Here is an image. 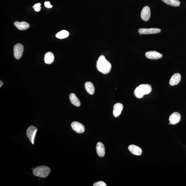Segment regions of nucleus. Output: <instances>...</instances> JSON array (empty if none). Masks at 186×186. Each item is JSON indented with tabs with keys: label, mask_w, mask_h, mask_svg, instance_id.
Segmentation results:
<instances>
[{
	"label": "nucleus",
	"mask_w": 186,
	"mask_h": 186,
	"mask_svg": "<svg viewBox=\"0 0 186 186\" xmlns=\"http://www.w3.org/2000/svg\"><path fill=\"white\" fill-rule=\"evenodd\" d=\"M44 6L48 8H51L52 7V6L50 5V3L49 1H46L44 3Z\"/></svg>",
	"instance_id": "nucleus-23"
},
{
	"label": "nucleus",
	"mask_w": 186,
	"mask_h": 186,
	"mask_svg": "<svg viewBox=\"0 0 186 186\" xmlns=\"http://www.w3.org/2000/svg\"><path fill=\"white\" fill-rule=\"evenodd\" d=\"M40 6L41 4L40 3L36 4L34 6H33V8L35 11H36V12H39V11H40L41 9Z\"/></svg>",
	"instance_id": "nucleus-21"
},
{
	"label": "nucleus",
	"mask_w": 186,
	"mask_h": 186,
	"mask_svg": "<svg viewBox=\"0 0 186 186\" xmlns=\"http://www.w3.org/2000/svg\"><path fill=\"white\" fill-rule=\"evenodd\" d=\"M14 25L18 30H26L30 27L28 23L25 22H16L14 23Z\"/></svg>",
	"instance_id": "nucleus-15"
},
{
	"label": "nucleus",
	"mask_w": 186,
	"mask_h": 186,
	"mask_svg": "<svg viewBox=\"0 0 186 186\" xmlns=\"http://www.w3.org/2000/svg\"><path fill=\"white\" fill-rule=\"evenodd\" d=\"M147 58L150 59L156 60L161 58L163 57L162 54L158 52L154 51H151L146 52L145 54Z\"/></svg>",
	"instance_id": "nucleus-9"
},
{
	"label": "nucleus",
	"mask_w": 186,
	"mask_h": 186,
	"mask_svg": "<svg viewBox=\"0 0 186 186\" xmlns=\"http://www.w3.org/2000/svg\"><path fill=\"white\" fill-rule=\"evenodd\" d=\"M128 149L132 154L137 156H140L142 154V149L135 145H130L128 147Z\"/></svg>",
	"instance_id": "nucleus-13"
},
{
	"label": "nucleus",
	"mask_w": 186,
	"mask_h": 186,
	"mask_svg": "<svg viewBox=\"0 0 186 186\" xmlns=\"http://www.w3.org/2000/svg\"><path fill=\"white\" fill-rule=\"evenodd\" d=\"M97 152L99 156L102 157L105 154V148L103 144L101 142H98L96 146Z\"/></svg>",
	"instance_id": "nucleus-14"
},
{
	"label": "nucleus",
	"mask_w": 186,
	"mask_h": 186,
	"mask_svg": "<svg viewBox=\"0 0 186 186\" xmlns=\"http://www.w3.org/2000/svg\"><path fill=\"white\" fill-rule=\"evenodd\" d=\"M181 119V115L178 112H174L170 116L169 120L170 123L172 125H175L180 121Z\"/></svg>",
	"instance_id": "nucleus-10"
},
{
	"label": "nucleus",
	"mask_w": 186,
	"mask_h": 186,
	"mask_svg": "<svg viewBox=\"0 0 186 186\" xmlns=\"http://www.w3.org/2000/svg\"><path fill=\"white\" fill-rule=\"evenodd\" d=\"M85 89L87 92L91 95H92L95 92V88L94 85L90 82H87L85 84Z\"/></svg>",
	"instance_id": "nucleus-18"
},
{
	"label": "nucleus",
	"mask_w": 186,
	"mask_h": 186,
	"mask_svg": "<svg viewBox=\"0 0 186 186\" xmlns=\"http://www.w3.org/2000/svg\"><path fill=\"white\" fill-rule=\"evenodd\" d=\"M161 31L160 29L157 28H140L138 30L140 34L146 35L157 34Z\"/></svg>",
	"instance_id": "nucleus-7"
},
{
	"label": "nucleus",
	"mask_w": 186,
	"mask_h": 186,
	"mask_svg": "<svg viewBox=\"0 0 186 186\" xmlns=\"http://www.w3.org/2000/svg\"><path fill=\"white\" fill-rule=\"evenodd\" d=\"M123 108V104L118 103L114 105L113 106V115L115 117H117L120 115Z\"/></svg>",
	"instance_id": "nucleus-11"
},
{
	"label": "nucleus",
	"mask_w": 186,
	"mask_h": 186,
	"mask_svg": "<svg viewBox=\"0 0 186 186\" xmlns=\"http://www.w3.org/2000/svg\"><path fill=\"white\" fill-rule=\"evenodd\" d=\"M37 131V128L32 125L29 127L27 129L26 132L27 136L33 144H34L35 137Z\"/></svg>",
	"instance_id": "nucleus-4"
},
{
	"label": "nucleus",
	"mask_w": 186,
	"mask_h": 186,
	"mask_svg": "<svg viewBox=\"0 0 186 186\" xmlns=\"http://www.w3.org/2000/svg\"><path fill=\"white\" fill-rule=\"evenodd\" d=\"M96 67L100 72L106 74L111 71L112 66L111 63L106 59L105 56L101 55L97 62Z\"/></svg>",
	"instance_id": "nucleus-1"
},
{
	"label": "nucleus",
	"mask_w": 186,
	"mask_h": 186,
	"mask_svg": "<svg viewBox=\"0 0 186 186\" xmlns=\"http://www.w3.org/2000/svg\"><path fill=\"white\" fill-rule=\"evenodd\" d=\"M69 36V33L66 30H63L58 32L56 34V37L60 39H63L67 38Z\"/></svg>",
	"instance_id": "nucleus-20"
},
{
	"label": "nucleus",
	"mask_w": 186,
	"mask_h": 186,
	"mask_svg": "<svg viewBox=\"0 0 186 186\" xmlns=\"http://www.w3.org/2000/svg\"><path fill=\"white\" fill-rule=\"evenodd\" d=\"M94 186H106V183H104V182L99 181L97 182L94 184Z\"/></svg>",
	"instance_id": "nucleus-22"
},
{
	"label": "nucleus",
	"mask_w": 186,
	"mask_h": 186,
	"mask_svg": "<svg viewBox=\"0 0 186 186\" xmlns=\"http://www.w3.org/2000/svg\"><path fill=\"white\" fill-rule=\"evenodd\" d=\"M71 126L73 130L77 133H83L85 131L84 126L78 122H73L71 124Z\"/></svg>",
	"instance_id": "nucleus-6"
},
{
	"label": "nucleus",
	"mask_w": 186,
	"mask_h": 186,
	"mask_svg": "<svg viewBox=\"0 0 186 186\" xmlns=\"http://www.w3.org/2000/svg\"><path fill=\"white\" fill-rule=\"evenodd\" d=\"M181 79V75L179 73H176L172 75L170 78L169 84L170 86H174L177 85L180 82Z\"/></svg>",
	"instance_id": "nucleus-12"
},
{
	"label": "nucleus",
	"mask_w": 186,
	"mask_h": 186,
	"mask_svg": "<svg viewBox=\"0 0 186 186\" xmlns=\"http://www.w3.org/2000/svg\"><path fill=\"white\" fill-rule=\"evenodd\" d=\"M55 57L54 54L51 52H48L44 56V61L45 63L48 64H51L54 61Z\"/></svg>",
	"instance_id": "nucleus-16"
},
{
	"label": "nucleus",
	"mask_w": 186,
	"mask_h": 186,
	"mask_svg": "<svg viewBox=\"0 0 186 186\" xmlns=\"http://www.w3.org/2000/svg\"><path fill=\"white\" fill-rule=\"evenodd\" d=\"M70 99L71 104L73 105L77 106V107H79L80 106V101L74 93H71L70 95Z\"/></svg>",
	"instance_id": "nucleus-17"
},
{
	"label": "nucleus",
	"mask_w": 186,
	"mask_h": 186,
	"mask_svg": "<svg viewBox=\"0 0 186 186\" xmlns=\"http://www.w3.org/2000/svg\"><path fill=\"white\" fill-rule=\"evenodd\" d=\"M50 172V168L46 166H38L33 170V174L35 176L43 178L47 177Z\"/></svg>",
	"instance_id": "nucleus-3"
},
{
	"label": "nucleus",
	"mask_w": 186,
	"mask_h": 186,
	"mask_svg": "<svg viewBox=\"0 0 186 186\" xmlns=\"http://www.w3.org/2000/svg\"><path fill=\"white\" fill-rule=\"evenodd\" d=\"M23 51L24 46L22 44L18 43L16 44L13 48V54L15 58L20 59L22 57Z\"/></svg>",
	"instance_id": "nucleus-5"
},
{
	"label": "nucleus",
	"mask_w": 186,
	"mask_h": 186,
	"mask_svg": "<svg viewBox=\"0 0 186 186\" xmlns=\"http://www.w3.org/2000/svg\"><path fill=\"white\" fill-rule=\"evenodd\" d=\"M3 82L2 81H0V87H1L2 86H3Z\"/></svg>",
	"instance_id": "nucleus-24"
},
{
	"label": "nucleus",
	"mask_w": 186,
	"mask_h": 186,
	"mask_svg": "<svg viewBox=\"0 0 186 186\" xmlns=\"http://www.w3.org/2000/svg\"><path fill=\"white\" fill-rule=\"evenodd\" d=\"M152 88L150 85L142 84L135 89L134 94L137 98H141L145 94H147L151 92Z\"/></svg>",
	"instance_id": "nucleus-2"
},
{
	"label": "nucleus",
	"mask_w": 186,
	"mask_h": 186,
	"mask_svg": "<svg viewBox=\"0 0 186 186\" xmlns=\"http://www.w3.org/2000/svg\"><path fill=\"white\" fill-rule=\"evenodd\" d=\"M162 1L171 6L177 7L180 5V2L178 0H162Z\"/></svg>",
	"instance_id": "nucleus-19"
},
{
	"label": "nucleus",
	"mask_w": 186,
	"mask_h": 186,
	"mask_svg": "<svg viewBox=\"0 0 186 186\" xmlns=\"http://www.w3.org/2000/svg\"><path fill=\"white\" fill-rule=\"evenodd\" d=\"M141 18L143 20L148 21L151 16V11L150 7L146 6L143 8L141 13Z\"/></svg>",
	"instance_id": "nucleus-8"
}]
</instances>
